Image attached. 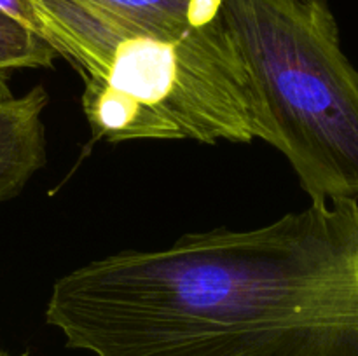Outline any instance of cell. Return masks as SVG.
Segmentation results:
<instances>
[{"label":"cell","mask_w":358,"mask_h":356,"mask_svg":"<svg viewBox=\"0 0 358 356\" xmlns=\"http://www.w3.org/2000/svg\"><path fill=\"white\" fill-rule=\"evenodd\" d=\"M358 199L124 250L52 285L45 321L94 356H358Z\"/></svg>","instance_id":"obj_1"},{"label":"cell","mask_w":358,"mask_h":356,"mask_svg":"<svg viewBox=\"0 0 358 356\" xmlns=\"http://www.w3.org/2000/svg\"><path fill=\"white\" fill-rule=\"evenodd\" d=\"M37 17L41 37L83 77L94 138L273 145L264 100L224 20L170 38L77 0H37Z\"/></svg>","instance_id":"obj_2"},{"label":"cell","mask_w":358,"mask_h":356,"mask_svg":"<svg viewBox=\"0 0 358 356\" xmlns=\"http://www.w3.org/2000/svg\"><path fill=\"white\" fill-rule=\"evenodd\" d=\"M220 13L303 191L358 199V70L327 0H220Z\"/></svg>","instance_id":"obj_3"},{"label":"cell","mask_w":358,"mask_h":356,"mask_svg":"<svg viewBox=\"0 0 358 356\" xmlns=\"http://www.w3.org/2000/svg\"><path fill=\"white\" fill-rule=\"evenodd\" d=\"M48 101L42 86L23 96H0V202L20 194L45 164L42 114Z\"/></svg>","instance_id":"obj_4"},{"label":"cell","mask_w":358,"mask_h":356,"mask_svg":"<svg viewBox=\"0 0 358 356\" xmlns=\"http://www.w3.org/2000/svg\"><path fill=\"white\" fill-rule=\"evenodd\" d=\"M122 27L178 38L222 21L220 0H77Z\"/></svg>","instance_id":"obj_5"},{"label":"cell","mask_w":358,"mask_h":356,"mask_svg":"<svg viewBox=\"0 0 358 356\" xmlns=\"http://www.w3.org/2000/svg\"><path fill=\"white\" fill-rule=\"evenodd\" d=\"M58 52L48 40L0 10V96H9V80L24 68H51Z\"/></svg>","instance_id":"obj_6"},{"label":"cell","mask_w":358,"mask_h":356,"mask_svg":"<svg viewBox=\"0 0 358 356\" xmlns=\"http://www.w3.org/2000/svg\"><path fill=\"white\" fill-rule=\"evenodd\" d=\"M0 10L20 21L23 27L30 28L37 35H41L37 17V0H0Z\"/></svg>","instance_id":"obj_7"},{"label":"cell","mask_w":358,"mask_h":356,"mask_svg":"<svg viewBox=\"0 0 358 356\" xmlns=\"http://www.w3.org/2000/svg\"><path fill=\"white\" fill-rule=\"evenodd\" d=\"M0 356H10V355H9V353L3 351V349H0ZM21 356H23V355H21Z\"/></svg>","instance_id":"obj_8"}]
</instances>
